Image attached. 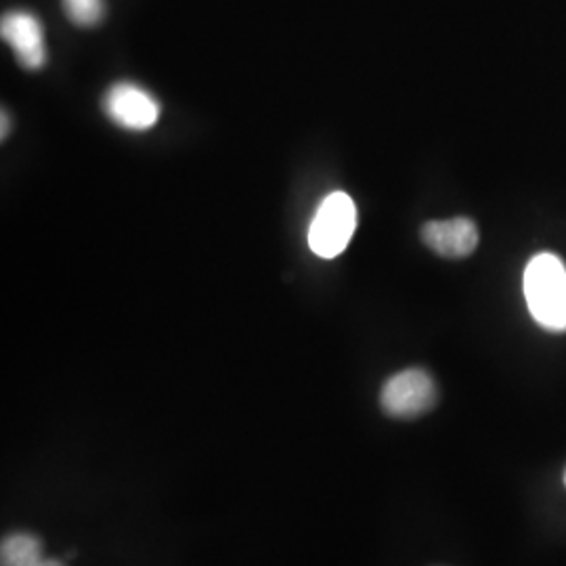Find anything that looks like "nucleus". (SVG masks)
<instances>
[{
	"instance_id": "nucleus-1",
	"label": "nucleus",
	"mask_w": 566,
	"mask_h": 566,
	"mask_svg": "<svg viewBox=\"0 0 566 566\" xmlns=\"http://www.w3.org/2000/svg\"><path fill=\"white\" fill-rule=\"evenodd\" d=\"M526 306L531 317L547 332H566V263L552 254L542 252L533 256L525 269Z\"/></svg>"
},
{
	"instance_id": "nucleus-2",
	"label": "nucleus",
	"mask_w": 566,
	"mask_h": 566,
	"mask_svg": "<svg viewBox=\"0 0 566 566\" xmlns=\"http://www.w3.org/2000/svg\"><path fill=\"white\" fill-rule=\"evenodd\" d=\"M357 229V206L344 191L325 196L313 221L308 224V248L319 259H336L343 254Z\"/></svg>"
},
{
	"instance_id": "nucleus-3",
	"label": "nucleus",
	"mask_w": 566,
	"mask_h": 566,
	"mask_svg": "<svg viewBox=\"0 0 566 566\" xmlns=\"http://www.w3.org/2000/svg\"><path fill=\"white\" fill-rule=\"evenodd\" d=\"M437 397L439 390L432 376L420 367H409L386 380L380 390V405L390 418L413 420L430 411Z\"/></svg>"
},
{
	"instance_id": "nucleus-4",
	"label": "nucleus",
	"mask_w": 566,
	"mask_h": 566,
	"mask_svg": "<svg viewBox=\"0 0 566 566\" xmlns=\"http://www.w3.org/2000/svg\"><path fill=\"white\" fill-rule=\"evenodd\" d=\"M107 118L126 130H149L160 118V103L133 82L114 84L103 99Z\"/></svg>"
},
{
	"instance_id": "nucleus-5",
	"label": "nucleus",
	"mask_w": 566,
	"mask_h": 566,
	"mask_svg": "<svg viewBox=\"0 0 566 566\" xmlns=\"http://www.w3.org/2000/svg\"><path fill=\"white\" fill-rule=\"evenodd\" d=\"M0 34L13 49L15 57L25 70H39L46 61L44 32L41 21L28 11H11L2 15Z\"/></svg>"
},
{
	"instance_id": "nucleus-6",
	"label": "nucleus",
	"mask_w": 566,
	"mask_h": 566,
	"mask_svg": "<svg viewBox=\"0 0 566 566\" xmlns=\"http://www.w3.org/2000/svg\"><path fill=\"white\" fill-rule=\"evenodd\" d=\"M422 242L443 259H465L479 245V227L465 217L430 221L422 227Z\"/></svg>"
},
{
	"instance_id": "nucleus-7",
	"label": "nucleus",
	"mask_w": 566,
	"mask_h": 566,
	"mask_svg": "<svg viewBox=\"0 0 566 566\" xmlns=\"http://www.w3.org/2000/svg\"><path fill=\"white\" fill-rule=\"evenodd\" d=\"M42 560V542L32 533H13L2 539L0 565L36 566Z\"/></svg>"
},
{
	"instance_id": "nucleus-8",
	"label": "nucleus",
	"mask_w": 566,
	"mask_h": 566,
	"mask_svg": "<svg viewBox=\"0 0 566 566\" xmlns=\"http://www.w3.org/2000/svg\"><path fill=\"white\" fill-rule=\"evenodd\" d=\"M65 15L76 25H97L103 20V0H63Z\"/></svg>"
},
{
	"instance_id": "nucleus-9",
	"label": "nucleus",
	"mask_w": 566,
	"mask_h": 566,
	"mask_svg": "<svg viewBox=\"0 0 566 566\" xmlns=\"http://www.w3.org/2000/svg\"><path fill=\"white\" fill-rule=\"evenodd\" d=\"M36 566H65L57 558H42L41 563Z\"/></svg>"
},
{
	"instance_id": "nucleus-10",
	"label": "nucleus",
	"mask_w": 566,
	"mask_h": 566,
	"mask_svg": "<svg viewBox=\"0 0 566 566\" xmlns=\"http://www.w3.org/2000/svg\"><path fill=\"white\" fill-rule=\"evenodd\" d=\"M7 128H9L7 126V112H2V139L7 137Z\"/></svg>"
},
{
	"instance_id": "nucleus-11",
	"label": "nucleus",
	"mask_w": 566,
	"mask_h": 566,
	"mask_svg": "<svg viewBox=\"0 0 566 566\" xmlns=\"http://www.w3.org/2000/svg\"><path fill=\"white\" fill-rule=\"evenodd\" d=\"M565 485H566V472H565Z\"/></svg>"
}]
</instances>
